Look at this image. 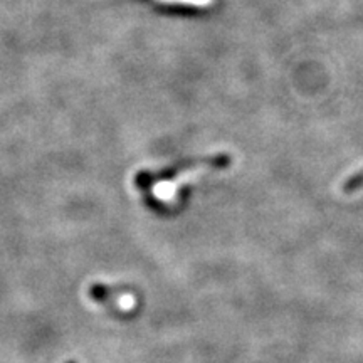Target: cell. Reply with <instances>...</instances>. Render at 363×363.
Instances as JSON below:
<instances>
[{"mask_svg":"<svg viewBox=\"0 0 363 363\" xmlns=\"http://www.w3.org/2000/svg\"><path fill=\"white\" fill-rule=\"evenodd\" d=\"M363 189V170L358 172V174L352 175L350 179L343 184V192L345 194H353L358 192V190Z\"/></svg>","mask_w":363,"mask_h":363,"instance_id":"cell-1","label":"cell"},{"mask_svg":"<svg viewBox=\"0 0 363 363\" xmlns=\"http://www.w3.org/2000/svg\"><path fill=\"white\" fill-rule=\"evenodd\" d=\"M67 363H74V362H67Z\"/></svg>","mask_w":363,"mask_h":363,"instance_id":"cell-2","label":"cell"}]
</instances>
